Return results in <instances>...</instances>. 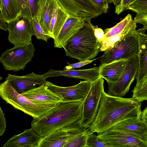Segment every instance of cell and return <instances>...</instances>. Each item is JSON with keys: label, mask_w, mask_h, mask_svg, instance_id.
Wrapping results in <instances>:
<instances>
[{"label": "cell", "mask_w": 147, "mask_h": 147, "mask_svg": "<svg viewBox=\"0 0 147 147\" xmlns=\"http://www.w3.org/2000/svg\"><path fill=\"white\" fill-rule=\"evenodd\" d=\"M141 104L133 98H125L102 93L96 116L88 128L91 132L101 134L129 119H141Z\"/></svg>", "instance_id": "1"}, {"label": "cell", "mask_w": 147, "mask_h": 147, "mask_svg": "<svg viewBox=\"0 0 147 147\" xmlns=\"http://www.w3.org/2000/svg\"><path fill=\"white\" fill-rule=\"evenodd\" d=\"M82 102L61 101L41 117L31 122L33 130L41 137L80 120Z\"/></svg>", "instance_id": "2"}, {"label": "cell", "mask_w": 147, "mask_h": 147, "mask_svg": "<svg viewBox=\"0 0 147 147\" xmlns=\"http://www.w3.org/2000/svg\"><path fill=\"white\" fill-rule=\"evenodd\" d=\"M94 28L90 20L86 21L84 25L67 41L63 47L66 55L80 61L95 58L100 50L94 34Z\"/></svg>", "instance_id": "3"}, {"label": "cell", "mask_w": 147, "mask_h": 147, "mask_svg": "<svg viewBox=\"0 0 147 147\" xmlns=\"http://www.w3.org/2000/svg\"><path fill=\"white\" fill-rule=\"evenodd\" d=\"M0 96L7 103L15 109L32 117L40 118L49 112L57 103H49L32 100L18 93L5 81L0 84Z\"/></svg>", "instance_id": "4"}, {"label": "cell", "mask_w": 147, "mask_h": 147, "mask_svg": "<svg viewBox=\"0 0 147 147\" xmlns=\"http://www.w3.org/2000/svg\"><path fill=\"white\" fill-rule=\"evenodd\" d=\"M138 35L136 30L105 51L100 57V65L119 60L128 59L138 55Z\"/></svg>", "instance_id": "5"}, {"label": "cell", "mask_w": 147, "mask_h": 147, "mask_svg": "<svg viewBox=\"0 0 147 147\" xmlns=\"http://www.w3.org/2000/svg\"><path fill=\"white\" fill-rule=\"evenodd\" d=\"M103 78L99 77L91 82L90 88L83 102L81 125L87 129L94 121L98 113L100 101L104 90Z\"/></svg>", "instance_id": "6"}, {"label": "cell", "mask_w": 147, "mask_h": 147, "mask_svg": "<svg viewBox=\"0 0 147 147\" xmlns=\"http://www.w3.org/2000/svg\"><path fill=\"white\" fill-rule=\"evenodd\" d=\"M35 50L32 43L14 46L2 54L0 62L6 70L15 71L24 70L26 64L32 60Z\"/></svg>", "instance_id": "7"}, {"label": "cell", "mask_w": 147, "mask_h": 147, "mask_svg": "<svg viewBox=\"0 0 147 147\" xmlns=\"http://www.w3.org/2000/svg\"><path fill=\"white\" fill-rule=\"evenodd\" d=\"M7 23L9 32L8 39L14 46L32 43L33 32L31 20L20 13L14 20Z\"/></svg>", "instance_id": "8"}, {"label": "cell", "mask_w": 147, "mask_h": 147, "mask_svg": "<svg viewBox=\"0 0 147 147\" xmlns=\"http://www.w3.org/2000/svg\"><path fill=\"white\" fill-rule=\"evenodd\" d=\"M138 55L128 59L123 71L117 80L113 83L107 82L108 94L123 97L129 91L138 71Z\"/></svg>", "instance_id": "9"}, {"label": "cell", "mask_w": 147, "mask_h": 147, "mask_svg": "<svg viewBox=\"0 0 147 147\" xmlns=\"http://www.w3.org/2000/svg\"><path fill=\"white\" fill-rule=\"evenodd\" d=\"M91 82L87 80L80 81L75 85L69 87L57 86L47 81V88L62 99L63 101L83 102L90 90Z\"/></svg>", "instance_id": "10"}, {"label": "cell", "mask_w": 147, "mask_h": 147, "mask_svg": "<svg viewBox=\"0 0 147 147\" xmlns=\"http://www.w3.org/2000/svg\"><path fill=\"white\" fill-rule=\"evenodd\" d=\"M98 136L111 147H147V142L121 131L108 129Z\"/></svg>", "instance_id": "11"}, {"label": "cell", "mask_w": 147, "mask_h": 147, "mask_svg": "<svg viewBox=\"0 0 147 147\" xmlns=\"http://www.w3.org/2000/svg\"><path fill=\"white\" fill-rule=\"evenodd\" d=\"M5 79L18 93L21 94L38 86L46 84L47 82L43 75L37 74L33 72L22 76L8 74Z\"/></svg>", "instance_id": "12"}, {"label": "cell", "mask_w": 147, "mask_h": 147, "mask_svg": "<svg viewBox=\"0 0 147 147\" xmlns=\"http://www.w3.org/2000/svg\"><path fill=\"white\" fill-rule=\"evenodd\" d=\"M147 26L136 30L138 35L139 51L138 54V66L135 77L138 84L147 81Z\"/></svg>", "instance_id": "13"}, {"label": "cell", "mask_w": 147, "mask_h": 147, "mask_svg": "<svg viewBox=\"0 0 147 147\" xmlns=\"http://www.w3.org/2000/svg\"><path fill=\"white\" fill-rule=\"evenodd\" d=\"M109 129L125 133L147 142V125L141 119H127Z\"/></svg>", "instance_id": "14"}, {"label": "cell", "mask_w": 147, "mask_h": 147, "mask_svg": "<svg viewBox=\"0 0 147 147\" xmlns=\"http://www.w3.org/2000/svg\"><path fill=\"white\" fill-rule=\"evenodd\" d=\"M43 75L48 78L63 76L69 78L84 79L92 82L99 77V66L81 70H59L51 69Z\"/></svg>", "instance_id": "15"}, {"label": "cell", "mask_w": 147, "mask_h": 147, "mask_svg": "<svg viewBox=\"0 0 147 147\" xmlns=\"http://www.w3.org/2000/svg\"><path fill=\"white\" fill-rule=\"evenodd\" d=\"M85 22L81 18L68 16L57 36L54 40V47L63 48L67 41L84 25Z\"/></svg>", "instance_id": "16"}, {"label": "cell", "mask_w": 147, "mask_h": 147, "mask_svg": "<svg viewBox=\"0 0 147 147\" xmlns=\"http://www.w3.org/2000/svg\"><path fill=\"white\" fill-rule=\"evenodd\" d=\"M57 3L55 0H40L38 3L36 18L44 33L49 36L50 22Z\"/></svg>", "instance_id": "17"}, {"label": "cell", "mask_w": 147, "mask_h": 147, "mask_svg": "<svg viewBox=\"0 0 147 147\" xmlns=\"http://www.w3.org/2000/svg\"><path fill=\"white\" fill-rule=\"evenodd\" d=\"M41 136L31 128L9 138L2 147H36Z\"/></svg>", "instance_id": "18"}, {"label": "cell", "mask_w": 147, "mask_h": 147, "mask_svg": "<svg viewBox=\"0 0 147 147\" xmlns=\"http://www.w3.org/2000/svg\"><path fill=\"white\" fill-rule=\"evenodd\" d=\"M128 60L121 59L100 65V77L105 79L107 82H116L122 73Z\"/></svg>", "instance_id": "19"}, {"label": "cell", "mask_w": 147, "mask_h": 147, "mask_svg": "<svg viewBox=\"0 0 147 147\" xmlns=\"http://www.w3.org/2000/svg\"><path fill=\"white\" fill-rule=\"evenodd\" d=\"M29 99L39 102L56 103L62 99L46 87L45 84L38 86L22 94Z\"/></svg>", "instance_id": "20"}, {"label": "cell", "mask_w": 147, "mask_h": 147, "mask_svg": "<svg viewBox=\"0 0 147 147\" xmlns=\"http://www.w3.org/2000/svg\"><path fill=\"white\" fill-rule=\"evenodd\" d=\"M65 127L41 137L36 147H63L68 136Z\"/></svg>", "instance_id": "21"}, {"label": "cell", "mask_w": 147, "mask_h": 147, "mask_svg": "<svg viewBox=\"0 0 147 147\" xmlns=\"http://www.w3.org/2000/svg\"><path fill=\"white\" fill-rule=\"evenodd\" d=\"M68 16L57 3L49 26V35L54 40L57 36Z\"/></svg>", "instance_id": "22"}, {"label": "cell", "mask_w": 147, "mask_h": 147, "mask_svg": "<svg viewBox=\"0 0 147 147\" xmlns=\"http://www.w3.org/2000/svg\"><path fill=\"white\" fill-rule=\"evenodd\" d=\"M0 11V16L6 23L13 20L21 13L16 0H1Z\"/></svg>", "instance_id": "23"}, {"label": "cell", "mask_w": 147, "mask_h": 147, "mask_svg": "<svg viewBox=\"0 0 147 147\" xmlns=\"http://www.w3.org/2000/svg\"><path fill=\"white\" fill-rule=\"evenodd\" d=\"M69 16L81 18L85 21L91 20L90 16L73 0H55Z\"/></svg>", "instance_id": "24"}, {"label": "cell", "mask_w": 147, "mask_h": 147, "mask_svg": "<svg viewBox=\"0 0 147 147\" xmlns=\"http://www.w3.org/2000/svg\"><path fill=\"white\" fill-rule=\"evenodd\" d=\"M136 24L133 20L121 32L104 39L100 48V51H104L109 49L117 42L135 32L136 30Z\"/></svg>", "instance_id": "25"}, {"label": "cell", "mask_w": 147, "mask_h": 147, "mask_svg": "<svg viewBox=\"0 0 147 147\" xmlns=\"http://www.w3.org/2000/svg\"><path fill=\"white\" fill-rule=\"evenodd\" d=\"M91 17L95 18L103 13L102 10L92 0H73Z\"/></svg>", "instance_id": "26"}, {"label": "cell", "mask_w": 147, "mask_h": 147, "mask_svg": "<svg viewBox=\"0 0 147 147\" xmlns=\"http://www.w3.org/2000/svg\"><path fill=\"white\" fill-rule=\"evenodd\" d=\"M133 20L131 15L129 14L115 26L105 29L104 31V39L115 35L121 32Z\"/></svg>", "instance_id": "27"}, {"label": "cell", "mask_w": 147, "mask_h": 147, "mask_svg": "<svg viewBox=\"0 0 147 147\" xmlns=\"http://www.w3.org/2000/svg\"><path fill=\"white\" fill-rule=\"evenodd\" d=\"M132 97L138 102H141L147 100V81L136 84L132 91Z\"/></svg>", "instance_id": "28"}, {"label": "cell", "mask_w": 147, "mask_h": 147, "mask_svg": "<svg viewBox=\"0 0 147 147\" xmlns=\"http://www.w3.org/2000/svg\"><path fill=\"white\" fill-rule=\"evenodd\" d=\"M86 147H111L109 144L92 132H90L87 135Z\"/></svg>", "instance_id": "29"}, {"label": "cell", "mask_w": 147, "mask_h": 147, "mask_svg": "<svg viewBox=\"0 0 147 147\" xmlns=\"http://www.w3.org/2000/svg\"><path fill=\"white\" fill-rule=\"evenodd\" d=\"M127 9L136 13L147 12V0H132L127 5Z\"/></svg>", "instance_id": "30"}, {"label": "cell", "mask_w": 147, "mask_h": 147, "mask_svg": "<svg viewBox=\"0 0 147 147\" xmlns=\"http://www.w3.org/2000/svg\"><path fill=\"white\" fill-rule=\"evenodd\" d=\"M32 24L33 35H34L37 39H42L47 42L48 40L50 38H51L50 36L44 33L43 30L39 25L36 18L32 20Z\"/></svg>", "instance_id": "31"}, {"label": "cell", "mask_w": 147, "mask_h": 147, "mask_svg": "<svg viewBox=\"0 0 147 147\" xmlns=\"http://www.w3.org/2000/svg\"><path fill=\"white\" fill-rule=\"evenodd\" d=\"M21 10V13L32 20L27 0H16Z\"/></svg>", "instance_id": "32"}, {"label": "cell", "mask_w": 147, "mask_h": 147, "mask_svg": "<svg viewBox=\"0 0 147 147\" xmlns=\"http://www.w3.org/2000/svg\"><path fill=\"white\" fill-rule=\"evenodd\" d=\"M40 0H27L32 20L36 18Z\"/></svg>", "instance_id": "33"}, {"label": "cell", "mask_w": 147, "mask_h": 147, "mask_svg": "<svg viewBox=\"0 0 147 147\" xmlns=\"http://www.w3.org/2000/svg\"><path fill=\"white\" fill-rule=\"evenodd\" d=\"M94 34L97 40L98 47L100 49L104 39V32L101 28L96 26H94Z\"/></svg>", "instance_id": "34"}, {"label": "cell", "mask_w": 147, "mask_h": 147, "mask_svg": "<svg viewBox=\"0 0 147 147\" xmlns=\"http://www.w3.org/2000/svg\"><path fill=\"white\" fill-rule=\"evenodd\" d=\"M96 59L91 60H87L70 64L67 62L68 65L66 66L63 69V70H67L73 69L80 68L82 66L92 62Z\"/></svg>", "instance_id": "35"}, {"label": "cell", "mask_w": 147, "mask_h": 147, "mask_svg": "<svg viewBox=\"0 0 147 147\" xmlns=\"http://www.w3.org/2000/svg\"><path fill=\"white\" fill-rule=\"evenodd\" d=\"M133 20L136 23L141 24L144 26H147V12L137 13Z\"/></svg>", "instance_id": "36"}, {"label": "cell", "mask_w": 147, "mask_h": 147, "mask_svg": "<svg viewBox=\"0 0 147 147\" xmlns=\"http://www.w3.org/2000/svg\"><path fill=\"white\" fill-rule=\"evenodd\" d=\"M132 0H120L119 4L115 7V13L119 15L125 10L128 4Z\"/></svg>", "instance_id": "37"}, {"label": "cell", "mask_w": 147, "mask_h": 147, "mask_svg": "<svg viewBox=\"0 0 147 147\" xmlns=\"http://www.w3.org/2000/svg\"><path fill=\"white\" fill-rule=\"evenodd\" d=\"M102 11L103 13H106L109 8V3L107 0H92Z\"/></svg>", "instance_id": "38"}, {"label": "cell", "mask_w": 147, "mask_h": 147, "mask_svg": "<svg viewBox=\"0 0 147 147\" xmlns=\"http://www.w3.org/2000/svg\"><path fill=\"white\" fill-rule=\"evenodd\" d=\"M5 115L0 105V136L3 135L6 129V121Z\"/></svg>", "instance_id": "39"}, {"label": "cell", "mask_w": 147, "mask_h": 147, "mask_svg": "<svg viewBox=\"0 0 147 147\" xmlns=\"http://www.w3.org/2000/svg\"><path fill=\"white\" fill-rule=\"evenodd\" d=\"M141 119L147 124V107L141 112Z\"/></svg>", "instance_id": "40"}, {"label": "cell", "mask_w": 147, "mask_h": 147, "mask_svg": "<svg viewBox=\"0 0 147 147\" xmlns=\"http://www.w3.org/2000/svg\"><path fill=\"white\" fill-rule=\"evenodd\" d=\"M0 28L5 31H8L7 25L6 23L0 16Z\"/></svg>", "instance_id": "41"}, {"label": "cell", "mask_w": 147, "mask_h": 147, "mask_svg": "<svg viewBox=\"0 0 147 147\" xmlns=\"http://www.w3.org/2000/svg\"><path fill=\"white\" fill-rule=\"evenodd\" d=\"M109 3H113L114 5H117L119 3L120 0H107Z\"/></svg>", "instance_id": "42"}, {"label": "cell", "mask_w": 147, "mask_h": 147, "mask_svg": "<svg viewBox=\"0 0 147 147\" xmlns=\"http://www.w3.org/2000/svg\"><path fill=\"white\" fill-rule=\"evenodd\" d=\"M1 0H0V10L1 9Z\"/></svg>", "instance_id": "43"}, {"label": "cell", "mask_w": 147, "mask_h": 147, "mask_svg": "<svg viewBox=\"0 0 147 147\" xmlns=\"http://www.w3.org/2000/svg\"><path fill=\"white\" fill-rule=\"evenodd\" d=\"M3 79V78L0 76V82L1 80Z\"/></svg>", "instance_id": "44"}]
</instances>
